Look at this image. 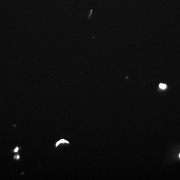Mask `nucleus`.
I'll return each instance as SVG.
<instances>
[{"label": "nucleus", "mask_w": 180, "mask_h": 180, "mask_svg": "<svg viewBox=\"0 0 180 180\" xmlns=\"http://www.w3.org/2000/svg\"><path fill=\"white\" fill-rule=\"evenodd\" d=\"M64 143H67V144H69V142H68V141H66L65 139H61L60 141H58L56 144V147H57L60 144H64Z\"/></svg>", "instance_id": "nucleus-1"}, {"label": "nucleus", "mask_w": 180, "mask_h": 180, "mask_svg": "<svg viewBox=\"0 0 180 180\" xmlns=\"http://www.w3.org/2000/svg\"><path fill=\"white\" fill-rule=\"evenodd\" d=\"M159 87L160 88L162 89H165L167 87V85L166 84H160L159 85Z\"/></svg>", "instance_id": "nucleus-2"}, {"label": "nucleus", "mask_w": 180, "mask_h": 180, "mask_svg": "<svg viewBox=\"0 0 180 180\" xmlns=\"http://www.w3.org/2000/svg\"><path fill=\"white\" fill-rule=\"evenodd\" d=\"M18 150H19V148L18 147H17L15 149L14 152H17L18 151Z\"/></svg>", "instance_id": "nucleus-3"}, {"label": "nucleus", "mask_w": 180, "mask_h": 180, "mask_svg": "<svg viewBox=\"0 0 180 180\" xmlns=\"http://www.w3.org/2000/svg\"><path fill=\"white\" fill-rule=\"evenodd\" d=\"M179 157H180V155H179Z\"/></svg>", "instance_id": "nucleus-4"}]
</instances>
